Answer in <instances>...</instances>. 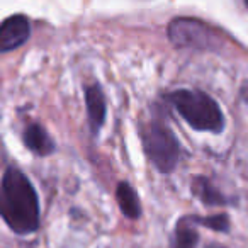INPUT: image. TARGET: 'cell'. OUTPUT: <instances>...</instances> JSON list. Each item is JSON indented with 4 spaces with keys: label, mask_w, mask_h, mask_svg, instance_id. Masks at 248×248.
I'll return each mask as SVG.
<instances>
[{
    "label": "cell",
    "mask_w": 248,
    "mask_h": 248,
    "mask_svg": "<svg viewBox=\"0 0 248 248\" xmlns=\"http://www.w3.org/2000/svg\"><path fill=\"white\" fill-rule=\"evenodd\" d=\"M209 248H224V247H219V245H213V247H209Z\"/></svg>",
    "instance_id": "12"
},
{
    "label": "cell",
    "mask_w": 248,
    "mask_h": 248,
    "mask_svg": "<svg viewBox=\"0 0 248 248\" xmlns=\"http://www.w3.org/2000/svg\"><path fill=\"white\" fill-rule=\"evenodd\" d=\"M31 28L24 16L17 14L5 19L0 24V53H7L17 49L29 39Z\"/></svg>",
    "instance_id": "5"
},
{
    "label": "cell",
    "mask_w": 248,
    "mask_h": 248,
    "mask_svg": "<svg viewBox=\"0 0 248 248\" xmlns=\"http://www.w3.org/2000/svg\"><path fill=\"white\" fill-rule=\"evenodd\" d=\"M192 192L196 197H199L207 206H224L228 204V199L206 179V177H196L192 180Z\"/></svg>",
    "instance_id": "10"
},
{
    "label": "cell",
    "mask_w": 248,
    "mask_h": 248,
    "mask_svg": "<svg viewBox=\"0 0 248 248\" xmlns=\"http://www.w3.org/2000/svg\"><path fill=\"white\" fill-rule=\"evenodd\" d=\"M169 100L182 116V119L196 131L221 133L224 129V116L221 107L211 95L201 90H175Z\"/></svg>",
    "instance_id": "2"
},
{
    "label": "cell",
    "mask_w": 248,
    "mask_h": 248,
    "mask_svg": "<svg viewBox=\"0 0 248 248\" xmlns=\"http://www.w3.org/2000/svg\"><path fill=\"white\" fill-rule=\"evenodd\" d=\"M116 197H117V204H119V209L123 211L124 216L136 219L141 214V206H140V199L136 190L129 186L128 182H119L117 184V190H116Z\"/></svg>",
    "instance_id": "8"
},
{
    "label": "cell",
    "mask_w": 248,
    "mask_h": 248,
    "mask_svg": "<svg viewBox=\"0 0 248 248\" xmlns=\"http://www.w3.org/2000/svg\"><path fill=\"white\" fill-rule=\"evenodd\" d=\"M39 199L31 180L19 169L5 170L0 182V216L14 233L31 234L39 228Z\"/></svg>",
    "instance_id": "1"
},
{
    "label": "cell",
    "mask_w": 248,
    "mask_h": 248,
    "mask_svg": "<svg viewBox=\"0 0 248 248\" xmlns=\"http://www.w3.org/2000/svg\"><path fill=\"white\" fill-rule=\"evenodd\" d=\"M143 145H145V152L150 162L160 172L169 173L177 167L180 146L169 126H165L160 121L148 123L145 133H143Z\"/></svg>",
    "instance_id": "3"
},
{
    "label": "cell",
    "mask_w": 248,
    "mask_h": 248,
    "mask_svg": "<svg viewBox=\"0 0 248 248\" xmlns=\"http://www.w3.org/2000/svg\"><path fill=\"white\" fill-rule=\"evenodd\" d=\"M196 226L197 224L194 216L182 217L175 226L173 248H197V245H199V233H197Z\"/></svg>",
    "instance_id": "9"
},
{
    "label": "cell",
    "mask_w": 248,
    "mask_h": 248,
    "mask_svg": "<svg viewBox=\"0 0 248 248\" xmlns=\"http://www.w3.org/2000/svg\"><path fill=\"white\" fill-rule=\"evenodd\" d=\"M24 143L32 153L39 156H46L49 153H53L55 150V143L49 138V135L46 133V129L41 124H29L24 131Z\"/></svg>",
    "instance_id": "7"
},
{
    "label": "cell",
    "mask_w": 248,
    "mask_h": 248,
    "mask_svg": "<svg viewBox=\"0 0 248 248\" xmlns=\"http://www.w3.org/2000/svg\"><path fill=\"white\" fill-rule=\"evenodd\" d=\"M85 102H87V114H89L90 126L93 131L102 128L106 121V97L99 85H90L85 89Z\"/></svg>",
    "instance_id": "6"
},
{
    "label": "cell",
    "mask_w": 248,
    "mask_h": 248,
    "mask_svg": "<svg viewBox=\"0 0 248 248\" xmlns=\"http://www.w3.org/2000/svg\"><path fill=\"white\" fill-rule=\"evenodd\" d=\"M169 38L179 48L216 49L219 36L211 26L190 17L173 19L169 26Z\"/></svg>",
    "instance_id": "4"
},
{
    "label": "cell",
    "mask_w": 248,
    "mask_h": 248,
    "mask_svg": "<svg viewBox=\"0 0 248 248\" xmlns=\"http://www.w3.org/2000/svg\"><path fill=\"white\" fill-rule=\"evenodd\" d=\"M194 219H196V223L199 226L211 228V230L221 231V233H226L230 230V219H228L226 214H216V216H206V217L194 216Z\"/></svg>",
    "instance_id": "11"
},
{
    "label": "cell",
    "mask_w": 248,
    "mask_h": 248,
    "mask_svg": "<svg viewBox=\"0 0 248 248\" xmlns=\"http://www.w3.org/2000/svg\"><path fill=\"white\" fill-rule=\"evenodd\" d=\"M245 7H247V9H248V0H247V2H245Z\"/></svg>",
    "instance_id": "13"
}]
</instances>
